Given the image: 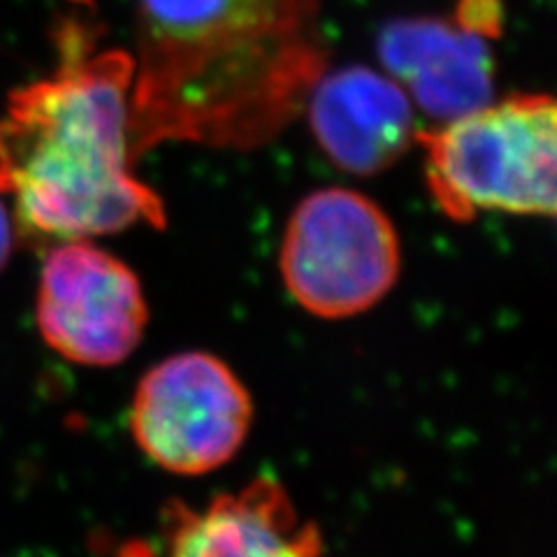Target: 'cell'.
<instances>
[{
	"label": "cell",
	"mask_w": 557,
	"mask_h": 557,
	"mask_svg": "<svg viewBox=\"0 0 557 557\" xmlns=\"http://www.w3.org/2000/svg\"><path fill=\"white\" fill-rule=\"evenodd\" d=\"M317 0H135V159L163 143L251 149L323 75Z\"/></svg>",
	"instance_id": "cell-1"
},
{
	"label": "cell",
	"mask_w": 557,
	"mask_h": 557,
	"mask_svg": "<svg viewBox=\"0 0 557 557\" xmlns=\"http://www.w3.org/2000/svg\"><path fill=\"white\" fill-rule=\"evenodd\" d=\"M82 42L70 35L59 73L12 94L0 119V194L40 237L163 228V200L133 174L135 59L119 49L86 54Z\"/></svg>",
	"instance_id": "cell-2"
},
{
	"label": "cell",
	"mask_w": 557,
	"mask_h": 557,
	"mask_svg": "<svg viewBox=\"0 0 557 557\" xmlns=\"http://www.w3.org/2000/svg\"><path fill=\"white\" fill-rule=\"evenodd\" d=\"M432 200L453 221L481 212L557 216V98L513 96L416 135Z\"/></svg>",
	"instance_id": "cell-3"
},
{
	"label": "cell",
	"mask_w": 557,
	"mask_h": 557,
	"mask_svg": "<svg viewBox=\"0 0 557 557\" xmlns=\"http://www.w3.org/2000/svg\"><path fill=\"white\" fill-rule=\"evenodd\" d=\"M403 249L393 221L368 196L330 186L293 209L278 251L290 298L327 321L351 319L393 290Z\"/></svg>",
	"instance_id": "cell-4"
},
{
	"label": "cell",
	"mask_w": 557,
	"mask_h": 557,
	"mask_svg": "<svg viewBox=\"0 0 557 557\" xmlns=\"http://www.w3.org/2000/svg\"><path fill=\"white\" fill-rule=\"evenodd\" d=\"M137 448L165 472L212 474L253 425V399L228 362L207 351L174 354L139 379L131 403Z\"/></svg>",
	"instance_id": "cell-5"
},
{
	"label": "cell",
	"mask_w": 557,
	"mask_h": 557,
	"mask_svg": "<svg viewBox=\"0 0 557 557\" xmlns=\"http://www.w3.org/2000/svg\"><path fill=\"white\" fill-rule=\"evenodd\" d=\"M35 321L59 356L112 368L143 342L149 307L124 260L84 239H65L45 258Z\"/></svg>",
	"instance_id": "cell-6"
},
{
	"label": "cell",
	"mask_w": 557,
	"mask_h": 557,
	"mask_svg": "<svg viewBox=\"0 0 557 557\" xmlns=\"http://www.w3.org/2000/svg\"><path fill=\"white\" fill-rule=\"evenodd\" d=\"M502 0H460L450 16L391 22L379 35V59L409 98L450 121L493 102V40Z\"/></svg>",
	"instance_id": "cell-7"
},
{
	"label": "cell",
	"mask_w": 557,
	"mask_h": 557,
	"mask_svg": "<svg viewBox=\"0 0 557 557\" xmlns=\"http://www.w3.org/2000/svg\"><path fill=\"white\" fill-rule=\"evenodd\" d=\"M161 557H327L317 522L274 476H256L202 509L174 504Z\"/></svg>",
	"instance_id": "cell-8"
},
{
	"label": "cell",
	"mask_w": 557,
	"mask_h": 557,
	"mask_svg": "<svg viewBox=\"0 0 557 557\" xmlns=\"http://www.w3.org/2000/svg\"><path fill=\"white\" fill-rule=\"evenodd\" d=\"M305 108L327 159L354 174L391 168L416 137L407 91L391 75L364 65L321 75Z\"/></svg>",
	"instance_id": "cell-9"
},
{
	"label": "cell",
	"mask_w": 557,
	"mask_h": 557,
	"mask_svg": "<svg viewBox=\"0 0 557 557\" xmlns=\"http://www.w3.org/2000/svg\"><path fill=\"white\" fill-rule=\"evenodd\" d=\"M12 244H14V231H12V221L5 205L0 202V270L8 265V260L12 256Z\"/></svg>",
	"instance_id": "cell-10"
}]
</instances>
